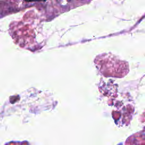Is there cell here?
Returning <instances> with one entry per match:
<instances>
[{
	"label": "cell",
	"mask_w": 145,
	"mask_h": 145,
	"mask_svg": "<svg viewBox=\"0 0 145 145\" xmlns=\"http://www.w3.org/2000/svg\"><path fill=\"white\" fill-rule=\"evenodd\" d=\"M26 2H35V1H45L46 0H24Z\"/></svg>",
	"instance_id": "cell-1"
}]
</instances>
